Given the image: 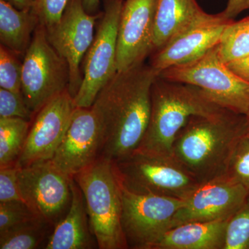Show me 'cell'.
<instances>
[{"label": "cell", "mask_w": 249, "mask_h": 249, "mask_svg": "<svg viewBox=\"0 0 249 249\" xmlns=\"http://www.w3.org/2000/svg\"><path fill=\"white\" fill-rule=\"evenodd\" d=\"M39 218L24 201L0 202V233Z\"/></svg>", "instance_id": "484cf974"}, {"label": "cell", "mask_w": 249, "mask_h": 249, "mask_svg": "<svg viewBox=\"0 0 249 249\" xmlns=\"http://www.w3.org/2000/svg\"><path fill=\"white\" fill-rule=\"evenodd\" d=\"M218 52L225 63L249 54V16L228 24L217 45Z\"/></svg>", "instance_id": "603a6c76"}, {"label": "cell", "mask_w": 249, "mask_h": 249, "mask_svg": "<svg viewBox=\"0 0 249 249\" xmlns=\"http://www.w3.org/2000/svg\"><path fill=\"white\" fill-rule=\"evenodd\" d=\"M168 81L193 85L218 106L247 115L249 82L231 71L218 52L217 46L200 58L166 69L158 76Z\"/></svg>", "instance_id": "8992f818"}, {"label": "cell", "mask_w": 249, "mask_h": 249, "mask_svg": "<svg viewBox=\"0 0 249 249\" xmlns=\"http://www.w3.org/2000/svg\"><path fill=\"white\" fill-rule=\"evenodd\" d=\"M83 6L87 12L91 14L98 9L101 0H82Z\"/></svg>", "instance_id": "836d02e7"}, {"label": "cell", "mask_w": 249, "mask_h": 249, "mask_svg": "<svg viewBox=\"0 0 249 249\" xmlns=\"http://www.w3.org/2000/svg\"><path fill=\"white\" fill-rule=\"evenodd\" d=\"M203 12L196 0H157L154 49H161Z\"/></svg>", "instance_id": "d6986e66"}, {"label": "cell", "mask_w": 249, "mask_h": 249, "mask_svg": "<svg viewBox=\"0 0 249 249\" xmlns=\"http://www.w3.org/2000/svg\"><path fill=\"white\" fill-rule=\"evenodd\" d=\"M193 85L168 81L157 76L151 89L150 121L136 150L172 156L179 131L193 116H209L224 110Z\"/></svg>", "instance_id": "3957f363"}, {"label": "cell", "mask_w": 249, "mask_h": 249, "mask_svg": "<svg viewBox=\"0 0 249 249\" xmlns=\"http://www.w3.org/2000/svg\"><path fill=\"white\" fill-rule=\"evenodd\" d=\"M245 10H249V0H229L227 8L222 14L228 19L237 17Z\"/></svg>", "instance_id": "4dcf8cb0"}, {"label": "cell", "mask_w": 249, "mask_h": 249, "mask_svg": "<svg viewBox=\"0 0 249 249\" xmlns=\"http://www.w3.org/2000/svg\"><path fill=\"white\" fill-rule=\"evenodd\" d=\"M113 163L121 186L137 194L186 199L201 184L173 156L135 150Z\"/></svg>", "instance_id": "5b68a950"}, {"label": "cell", "mask_w": 249, "mask_h": 249, "mask_svg": "<svg viewBox=\"0 0 249 249\" xmlns=\"http://www.w3.org/2000/svg\"><path fill=\"white\" fill-rule=\"evenodd\" d=\"M70 72L67 62L49 42L47 31L39 24L24 54L22 92L36 115L50 100L68 89Z\"/></svg>", "instance_id": "52a82bcc"}, {"label": "cell", "mask_w": 249, "mask_h": 249, "mask_svg": "<svg viewBox=\"0 0 249 249\" xmlns=\"http://www.w3.org/2000/svg\"><path fill=\"white\" fill-rule=\"evenodd\" d=\"M84 196L98 248L128 249L122 227V187L112 160L99 157L73 176Z\"/></svg>", "instance_id": "277c9868"}, {"label": "cell", "mask_w": 249, "mask_h": 249, "mask_svg": "<svg viewBox=\"0 0 249 249\" xmlns=\"http://www.w3.org/2000/svg\"><path fill=\"white\" fill-rule=\"evenodd\" d=\"M247 132V116L229 109L193 116L177 135L172 156L198 182H209L227 175L232 153Z\"/></svg>", "instance_id": "7a4b0ae2"}, {"label": "cell", "mask_w": 249, "mask_h": 249, "mask_svg": "<svg viewBox=\"0 0 249 249\" xmlns=\"http://www.w3.org/2000/svg\"><path fill=\"white\" fill-rule=\"evenodd\" d=\"M0 118H21L32 122L35 115L28 107L22 91L0 88Z\"/></svg>", "instance_id": "83f0119b"}, {"label": "cell", "mask_w": 249, "mask_h": 249, "mask_svg": "<svg viewBox=\"0 0 249 249\" xmlns=\"http://www.w3.org/2000/svg\"><path fill=\"white\" fill-rule=\"evenodd\" d=\"M52 228L40 218L13 228L0 233V249H37L47 238Z\"/></svg>", "instance_id": "7402d4cb"}, {"label": "cell", "mask_w": 249, "mask_h": 249, "mask_svg": "<svg viewBox=\"0 0 249 249\" xmlns=\"http://www.w3.org/2000/svg\"><path fill=\"white\" fill-rule=\"evenodd\" d=\"M249 191L224 176L201 183L177 211L170 229L185 223L229 220L245 204Z\"/></svg>", "instance_id": "4fadbf2b"}, {"label": "cell", "mask_w": 249, "mask_h": 249, "mask_svg": "<svg viewBox=\"0 0 249 249\" xmlns=\"http://www.w3.org/2000/svg\"><path fill=\"white\" fill-rule=\"evenodd\" d=\"M122 201L121 221L128 249H152L170 230L174 216L184 199L137 194L122 187Z\"/></svg>", "instance_id": "9c48e42d"}, {"label": "cell", "mask_w": 249, "mask_h": 249, "mask_svg": "<svg viewBox=\"0 0 249 249\" xmlns=\"http://www.w3.org/2000/svg\"><path fill=\"white\" fill-rule=\"evenodd\" d=\"M71 199L65 217L54 227L47 249H89L97 247L90 228L83 192L74 179L71 182Z\"/></svg>", "instance_id": "e0dca14e"}, {"label": "cell", "mask_w": 249, "mask_h": 249, "mask_svg": "<svg viewBox=\"0 0 249 249\" xmlns=\"http://www.w3.org/2000/svg\"><path fill=\"white\" fill-rule=\"evenodd\" d=\"M31 124L21 118H0V168L17 165Z\"/></svg>", "instance_id": "44dd1931"}, {"label": "cell", "mask_w": 249, "mask_h": 249, "mask_svg": "<svg viewBox=\"0 0 249 249\" xmlns=\"http://www.w3.org/2000/svg\"><path fill=\"white\" fill-rule=\"evenodd\" d=\"M157 76L143 62L117 72L91 106L99 126L101 157L115 161L135 151L146 131Z\"/></svg>", "instance_id": "6da1fadb"}, {"label": "cell", "mask_w": 249, "mask_h": 249, "mask_svg": "<svg viewBox=\"0 0 249 249\" xmlns=\"http://www.w3.org/2000/svg\"><path fill=\"white\" fill-rule=\"evenodd\" d=\"M101 157L99 126L91 107H76L65 137L51 161L73 178Z\"/></svg>", "instance_id": "2e32d148"}, {"label": "cell", "mask_w": 249, "mask_h": 249, "mask_svg": "<svg viewBox=\"0 0 249 249\" xmlns=\"http://www.w3.org/2000/svg\"><path fill=\"white\" fill-rule=\"evenodd\" d=\"M70 0H34L33 11L46 29L60 20Z\"/></svg>", "instance_id": "f1b7e54d"}, {"label": "cell", "mask_w": 249, "mask_h": 249, "mask_svg": "<svg viewBox=\"0 0 249 249\" xmlns=\"http://www.w3.org/2000/svg\"><path fill=\"white\" fill-rule=\"evenodd\" d=\"M226 176L243 185L249 191V138L247 135L236 146Z\"/></svg>", "instance_id": "4316f807"}, {"label": "cell", "mask_w": 249, "mask_h": 249, "mask_svg": "<svg viewBox=\"0 0 249 249\" xmlns=\"http://www.w3.org/2000/svg\"><path fill=\"white\" fill-rule=\"evenodd\" d=\"M22 62L16 53L0 47V87L14 92L22 91Z\"/></svg>", "instance_id": "d4e9b609"}, {"label": "cell", "mask_w": 249, "mask_h": 249, "mask_svg": "<svg viewBox=\"0 0 249 249\" xmlns=\"http://www.w3.org/2000/svg\"><path fill=\"white\" fill-rule=\"evenodd\" d=\"M227 65L235 74L249 82V54L243 58L229 62Z\"/></svg>", "instance_id": "1f68e13d"}, {"label": "cell", "mask_w": 249, "mask_h": 249, "mask_svg": "<svg viewBox=\"0 0 249 249\" xmlns=\"http://www.w3.org/2000/svg\"><path fill=\"white\" fill-rule=\"evenodd\" d=\"M247 136L249 138V112L247 113Z\"/></svg>", "instance_id": "e575fe53"}, {"label": "cell", "mask_w": 249, "mask_h": 249, "mask_svg": "<svg viewBox=\"0 0 249 249\" xmlns=\"http://www.w3.org/2000/svg\"><path fill=\"white\" fill-rule=\"evenodd\" d=\"M21 11H33L34 0H5Z\"/></svg>", "instance_id": "d6a6232c"}, {"label": "cell", "mask_w": 249, "mask_h": 249, "mask_svg": "<svg viewBox=\"0 0 249 249\" xmlns=\"http://www.w3.org/2000/svg\"><path fill=\"white\" fill-rule=\"evenodd\" d=\"M229 220L185 223L170 229L152 249H224Z\"/></svg>", "instance_id": "ac0fdd59"}, {"label": "cell", "mask_w": 249, "mask_h": 249, "mask_svg": "<svg viewBox=\"0 0 249 249\" xmlns=\"http://www.w3.org/2000/svg\"><path fill=\"white\" fill-rule=\"evenodd\" d=\"M232 19L222 13L203 12L158 50L150 66L157 76L166 69L185 65L200 58L219 45L224 29Z\"/></svg>", "instance_id": "5bb4252c"}, {"label": "cell", "mask_w": 249, "mask_h": 249, "mask_svg": "<svg viewBox=\"0 0 249 249\" xmlns=\"http://www.w3.org/2000/svg\"><path fill=\"white\" fill-rule=\"evenodd\" d=\"M224 249H249V194L228 222Z\"/></svg>", "instance_id": "cb8c5ba5"}, {"label": "cell", "mask_w": 249, "mask_h": 249, "mask_svg": "<svg viewBox=\"0 0 249 249\" xmlns=\"http://www.w3.org/2000/svg\"><path fill=\"white\" fill-rule=\"evenodd\" d=\"M18 170L17 165L0 168V202L24 201L18 183Z\"/></svg>", "instance_id": "f546056e"}, {"label": "cell", "mask_w": 249, "mask_h": 249, "mask_svg": "<svg viewBox=\"0 0 249 249\" xmlns=\"http://www.w3.org/2000/svg\"><path fill=\"white\" fill-rule=\"evenodd\" d=\"M39 24L34 11H21L0 0V40L16 55H24L31 42V34Z\"/></svg>", "instance_id": "ffe728a7"}, {"label": "cell", "mask_w": 249, "mask_h": 249, "mask_svg": "<svg viewBox=\"0 0 249 249\" xmlns=\"http://www.w3.org/2000/svg\"><path fill=\"white\" fill-rule=\"evenodd\" d=\"M76 108L68 89L42 107L31 122L17 162L19 168L52 160L65 137Z\"/></svg>", "instance_id": "7c38bea8"}, {"label": "cell", "mask_w": 249, "mask_h": 249, "mask_svg": "<svg viewBox=\"0 0 249 249\" xmlns=\"http://www.w3.org/2000/svg\"><path fill=\"white\" fill-rule=\"evenodd\" d=\"M123 0H108L98 31L85 55L83 80L75 104L91 107L98 93L116 73L118 30Z\"/></svg>", "instance_id": "ba28073f"}, {"label": "cell", "mask_w": 249, "mask_h": 249, "mask_svg": "<svg viewBox=\"0 0 249 249\" xmlns=\"http://www.w3.org/2000/svg\"><path fill=\"white\" fill-rule=\"evenodd\" d=\"M72 179L50 160L18 170V183L26 204L53 228L70 208Z\"/></svg>", "instance_id": "30bf717a"}, {"label": "cell", "mask_w": 249, "mask_h": 249, "mask_svg": "<svg viewBox=\"0 0 249 249\" xmlns=\"http://www.w3.org/2000/svg\"><path fill=\"white\" fill-rule=\"evenodd\" d=\"M98 17L87 12L82 0H70L60 20L46 29L49 42L68 65V91L73 98L81 85L80 63L94 39Z\"/></svg>", "instance_id": "8fae6325"}, {"label": "cell", "mask_w": 249, "mask_h": 249, "mask_svg": "<svg viewBox=\"0 0 249 249\" xmlns=\"http://www.w3.org/2000/svg\"><path fill=\"white\" fill-rule=\"evenodd\" d=\"M157 0H125L118 30L117 72L142 63L154 49Z\"/></svg>", "instance_id": "9a60e30c"}]
</instances>
